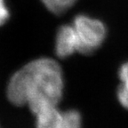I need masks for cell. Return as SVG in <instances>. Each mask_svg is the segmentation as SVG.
Segmentation results:
<instances>
[{
	"label": "cell",
	"instance_id": "3957f363",
	"mask_svg": "<svg viewBox=\"0 0 128 128\" xmlns=\"http://www.w3.org/2000/svg\"><path fill=\"white\" fill-rule=\"evenodd\" d=\"M35 116L36 128H81V115L75 110L62 111L58 107H52Z\"/></svg>",
	"mask_w": 128,
	"mask_h": 128
},
{
	"label": "cell",
	"instance_id": "7a4b0ae2",
	"mask_svg": "<svg viewBox=\"0 0 128 128\" xmlns=\"http://www.w3.org/2000/svg\"><path fill=\"white\" fill-rule=\"evenodd\" d=\"M78 44V52L91 54L98 50L106 38L103 22L84 14H78L72 22Z\"/></svg>",
	"mask_w": 128,
	"mask_h": 128
},
{
	"label": "cell",
	"instance_id": "52a82bcc",
	"mask_svg": "<svg viewBox=\"0 0 128 128\" xmlns=\"http://www.w3.org/2000/svg\"><path fill=\"white\" fill-rule=\"evenodd\" d=\"M10 12L6 4V0H0V27L8 20Z\"/></svg>",
	"mask_w": 128,
	"mask_h": 128
},
{
	"label": "cell",
	"instance_id": "6da1fadb",
	"mask_svg": "<svg viewBox=\"0 0 128 128\" xmlns=\"http://www.w3.org/2000/svg\"><path fill=\"white\" fill-rule=\"evenodd\" d=\"M63 88V73L59 63L42 57L27 63L11 76L6 94L14 105L28 106L36 115L58 106Z\"/></svg>",
	"mask_w": 128,
	"mask_h": 128
},
{
	"label": "cell",
	"instance_id": "8992f818",
	"mask_svg": "<svg viewBox=\"0 0 128 128\" xmlns=\"http://www.w3.org/2000/svg\"><path fill=\"white\" fill-rule=\"evenodd\" d=\"M44 6L54 14H62L70 10L78 0H41Z\"/></svg>",
	"mask_w": 128,
	"mask_h": 128
},
{
	"label": "cell",
	"instance_id": "277c9868",
	"mask_svg": "<svg viewBox=\"0 0 128 128\" xmlns=\"http://www.w3.org/2000/svg\"><path fill=\"white\" fill-rule=\"evenodd\" d=\"M78 52V44L72 24H65L59 28L55 39V54L60 58H67Z\"/></svg>",
	"mask_w": 128,
	"mask_h": 128
},
{
	"label": "cell",
	"instance_id": "5b68a950",
	"mask_svg": "<svg viewBox=\"0 0 128 128\" xmlns=\"http://www.w3.org/2000/svg\"><path fill=\"white\" fill-rule=\"evenodd\" d=\"M118 76L121 81L118 88V100L124 108L128 110V62L121 65L118 71Z\"/></svg>",
	"mask_w": 128,
	"mask_h": 128
}]
</instances>
